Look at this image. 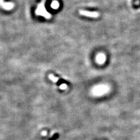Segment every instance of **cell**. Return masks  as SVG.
<instances>
[{"mask_svg": "<svg viewBox=\"0 0 140 140\" xmlns=\"http://www.w3.org/2000/svg\"><path fill=\"white\" fill-rule=\"evenodd\" d=\"M51 7L54 9H57L59 7V4L57 1H53V2L51 4Z\"/></svg>", "mask_w": 140, "mask_h": 140, "instance_id": "8992f818", "label": "cell"}, {"mask_svg": "<svg viewBox=\"0 0 140 140\" xmlns=\"http://www.w3.org/2000/svg\"><path fill=\"white\" fill-rule=\"evenodd\" d=\"M96 60L97 61V63H99V64H103L105 62V60H106V56H105V55L104 54L100 53V54H99L96 56Z\"/></svg>", "mask_w": 140, "mask_h": 140, "instance_id": "3957f363", "label": "cell"}, {"mask_svg": "<svg viewBox=\"0 0 140 140\" xmlns=\"http://www.w3.org/2000/svg\"><path fill=\"white\" fill-rule=\"evenodd\" d=\"M59 134L58 133H55L53 135V137H51L49 140H56L57 138H59Z\"/></svg>", "mask_w": 140, "mask_h": 140, "instance_id": "52a82bcc", "label": "cell"}, {"mask_svg": "<svg viewBox=\"0 0 140 140\" xmlns=\"http://www.w3.org/2000/svg\"><path fill=\"white\" fill-rule=\"evenodd\" d=\"M67 81L63 79H59V80L57 81V85H61L64 84H67Z\"/></svg>", "mask_w": 140, "mask_h": 140, "instance_id": "5b68a950", "label": "cell"}, {"mask_svg": "<svg viewBox=\"0 0 140 140\" xmlns=\"http://www.w3.org/2000/svg\"><path fill=\"white\" fill-rule=\"evenodd\" d=\"M80 13L82 15L86 16L90 18H98L100 17V13L97 12H89V11H86L84 10H80L79 11Z\"/></svg>", "mask_w": 140, "mask_h": 140, "instance_id": "7a4b0ae2", "label": "cell"}, {"mask_svg": "<svg viewBox=\"0 0 140 140\" xmlns=\"http://www.w3.org/2000/svg\"><path fill=\"white\" fill-rule=\"evenodd\" d=\"M0 5L2 7H3L5 9L9 10V9H12L13 8V5L12 3H9V2H4L3 0H0Z\"/></svg>", "mask_w": 140, "mask_h": 140, "instance_id": "277c9868", "label": "cell"}, {"mask_svg": "<svg viewBox=\"0 0 140 140\" xmlns=\"http://www.w3.org/2000/svg\"><path fill=\"white\" fill-rule=\"evenodd\" d=\"M109 90V87L106 85H100L95 86L92 90V93L95 96H101L107 93Z\"/></svg>", "mask_w": 140, "mask_h": 140, "instance_id": "6da1fadb", "label": "cell"}]
</instances>
